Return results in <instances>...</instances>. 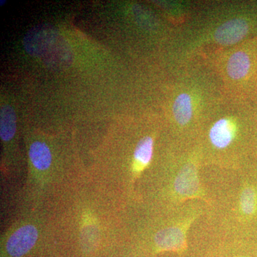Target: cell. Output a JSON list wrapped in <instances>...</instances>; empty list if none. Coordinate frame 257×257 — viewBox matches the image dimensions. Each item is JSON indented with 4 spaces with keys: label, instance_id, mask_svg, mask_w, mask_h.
I'll return each instance as SVG.
<instances>
[{
    "label": "cell",
    "instance_id": "obj_1",
    "mask_svg": "<svg viewBox=\"0 0 257 257\" xmlns=\"http://www.w3.org/2000/svg\"><path fill=\"white\" fill-rule=\"evenodd\" d=\"M37 238L38 231L35 226H22L10 236L6 244L7 251L11 256H23L35 246Z\"/></svg>",
    "mask_w": 257,
    "mask_h": 257
},
{
    "label": "cell",
    "instance_id": "obj_2",
    "mask_svg": "<svg viewBox=\"0 0 257 257\" xmlns=\"http://www.w3.org/2000/svg\"><path fill=\"white\" fill-rule=\"evenodd\" d=\"M248 24L243 19H234L221 25L214 34V38L221 45L236 43L247 34Z\"/></svg>",
    "mask_w": 257,
    "mask_h": 257
},
{
    "label": "cell",
    "instance_id": "obj_3",
    "mask_svg": "<svg viewBox=\"0 0 257 257\" xmlns=\"http://www.w3.org/2000/svg\"><path fill=\"white\" fill-rule=\"evenodd\" d=\"M176 192L182 197H192L199 192V179L197 170L192 165L184 166L175 181Z\"/></svg>",
    "mask_w": 257,
    "mask_h": 257
},
{
    "label": "cell",
    "instance_id": "obj_4",
    "mask_svg": "<svg viewBox=\"0 0 257 257\" xmlns=\"http://www.w3.org/2000/svg\"><path fill=\"white\" fill-rule=\"evenodd\" d=\"M234 124L226 119H221L213 125L209 132L211 143L216 148L224 149L229 146L234 140Z\"/></svg>",
    "mask_w": 257,
    "mask_h": 257
},
{
    "label": "cell",
    "instance_id": "obj_5",
    "mask_svg": "<svg viewBox=\"0 0 257 257\" xmlns=\"http://www.w3.org/2000/svg\"><path fill=\"white\" fill-rule=\"evenodd\" d=\"M155 242L161 248L175 251L183 247L185 243V235L181 228H167L157 233Z\"/></svg>",
    "mask_w": 257,
    "mask_h": 257
},
{
    "label": "cell",
    "instance_id": "obj_6",
    "mask_svg": "<svg viewBox=\"0 0 257 257\" xmlns=\"http://www.w3.org/2000/svg\"><path fill=\"white\" fill-rule=\"evenodd\" d=\"M32 164L37 170H46L52 163V154L46 144L35 142L32 144L29 151Z\"/></svg>",
    "mask_w": 257,
    "mask_h": 257
},
{
    "label": "cell",
    "instance_id": "obj_7",
    "mask_svg": "<svg viewBox=\"0 0 257 257\" xmlns=\"http://www.w3.org/2000/svg\"><path fill=\"white\" fill-rule=\"evenodd\" d=\"M250 65L251 62L247 54L242 51L235 52L228 61V74L234 79L243 78L248 74Z\"/></svg>",
    "mask_w": 257,
    "mask_h": 257
},
{
    "label": "cell",
    "instance_id": "obj_8",
    "mask_svg": "<svg viewBox=\"0 0 257 257\" xmlns=\"http://www.w3.org/2000/svg\"><path fill=\"white\" fill-rule=\"evenodd\" d=\"M16 132V116L14 109L5 105L0 111V136L4 141H10Z\"/></svg>",
    "mask_w": 257,
    "mask_h": 257
},
{
    "label": "cell",
    "instance_id": "obj_9",
    "mask_svg": "<svg viewBox=\"0 0 257 257\" xmlns=\"http://www.w3.org/2000/svg\"><path fill=\"white\" fill-rule=\"evenodd\" d=\"M154 141L150 137H146L140 140L134 154L135 167L138 170L146 167L151 162L153 155Z\"/></svg>",
    "mask_w": 257,
    "mask_h": 257
},
{
    "label": "cell",
    "instance_id": "obj_10",
    "mask_svg": "<svg viewBox=\"0 0 257 257\" xmlns=\"http://www.w3.org/2000/svg\"><path fill=\"white\" fill-rule=\"evenodd\" d=\"M174 116L176 121L181 125H185L190 121L192 116V99L187 94L177 96L174 103Z\"/></svg>",
    "mask_w": 257,
    "mask_h": 257
},
{
    "label": "cell",
    "instance_id": "obj_11",
    "mask_svg": "<svg viewBox=\"0 0 257 257\" xmlns=\"http://www.w3.org/2000/svg\"><path fill=\"white\" fill-rule=\"evenodd\" d=\"M240 208L246 215H253L257 211V191L251 187H246L240 196Z\"/></svg>",
    "mask_w": 257,
    "mask_h": 257
}]
</instances>
